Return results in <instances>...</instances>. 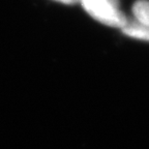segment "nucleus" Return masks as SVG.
<instances>
[{"mask_svg":"<svg viewBox=\"0 0 149 149\" xmlns=\"http://www.w3.org/2000/svg\"><path fill=\"white\" fill-rule=\"evenodd\" d=\"M121 30L127 36L149 42V26L140 23L139 21L127 22L125 26L121 28Z\"/></svg>","mask_w":149,"mask_h":149,"instance_id":"f03ea898","label":"nucleus"},{"mask_svg":"<svg viewBox=\"0 0 149 149\" xmlns=\"http://www.w3.org/2000/svg\"><path fill=\"white\" fill-rule=\"evenodd\" d=\"M56 1H59V2L65 3V4H74L78 1V0H56Z\"/></svg>","mask_w":149,"mask_h":149,"instance_id":"20e7f679","label":"nucleus"},{"mask_svg":"<svg viewBox=\"0 0 149 149\" xmlns=\"http://www.w3.org/2000/svg\"><path fill=\"white\" fill-rule=\"evenodd\" d=\"M133 12L137 21L149 26V1L139 0L134 4Z\"/></svg>","mask_w":149,"mask_h":149,"instance_id":"7ed1b4c3","label":"nucleus"},{"mask_svg":"<svg viewBox=\"0 0 149 149\" xmlns=\"http://www.w3.org/2000/svg\"><path fill=\"white\" fill-rule=\"evenodd\" d=\"M84 8L96 21L111 27L126 25L125 16L118 9L115 0H81Z\"/></svg>","mask_w":149,"mask_h":149,"instance_id":"f257e3e1","label":"nucleus"}]
</instances>
